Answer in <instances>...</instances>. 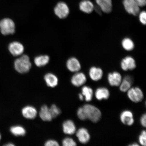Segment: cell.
I'll return each instance as SVG.
<instances>
[{
    "label": "cell",
    "instance_id": "1",
    "mask_svg": "<svg viewBox=\"0 0 146 146\" xmlns=\"http://www.w3.org/2000/svg\"><path fill=\"white\" fill-rule=\"evenodd\" d=\"M82 107L87 119L90 120L94 123H98L101 119L102 117L101 111L95 106L86 104Z\"/></svg>",
    "mask_w": 146,
    "mask_h": 146
},
{
    "label": "cell",
    "instance_id": "2",
    "mask_svg": "<svg viewBox=\"0 0 146 146\" xmlns=\"http://www.w3.org/2000/svg\"><path fill=\"white\" fill-rule=\"evenodd\" d=\"M14 68L20 74L28 72L32 67L30 58L27 55H23L16 59L14 62Z\"/></svg>",
    "mask_w": 146,
    "mask_h": 146
},
{
    "label": "cell",
    "instance_id": "3",
    "mask_svg": "<svg viewBox=\"0 0 146 146\" xmlns=\"http://www.w3.org/2000/svg\"><path fill=\"white\" fill-rule=\"evenodd\" d=\"M0 31L4 35L13 34L15 32V24L10 18H3L0 21Z\"/></svg>",
    "mask_w": 146,
    "mask_h": 146
},
{
    "label": "cell",
    "instance_id": "4",
    "mask_svg": "<svg viewBox=\"0 0 146 146\" xmlns=\"http://www.w3.org/2000/svg\"><path fill=\"white\" fill-rule=\"evenodd\" d=\"M127 92L128 98L134 103H140L143 99V93L139 87H131Z\"/></svg>",
    "mask_w": 146,
    "mask_h": 146
},
{
    "label": "cell",
    "instance_id": "5",
    "mask_svg": "<svg viewBox=\"0 0 146 146\" xmlns=\"http://www.w3.org/2000/svg\"><path fill=\"white\" fill-rule=\"evenodd\" d=\"M123 4L125 10L129 14L137 15L140 12V7L135 0H123Z\"/></svg>",
    "mask_w": 146,
    "mask_h": 146
},
{
    "label": "cell",
    "instance_id": "6",
    "mask_svg": "<svg viewBox=\"0 0 146 146\" xmlns=\"http://www.w3.org/2000/svg\"><path fill=\"white\" fill-rule=\"evenodd\" d=\"M55 14L60 19H64L67 17L69 13V9L66 3L63 2H60L55 7Z\"/></svg>",
    "mask_w": 146,
    "mask_h": 146
},
{
    "label": "cell",
    "instance_id": "7",
    "mask_svg": "<svg viewBox=\"0 0 146 146\" xmlns=\"http://www.w3.org/2000/svg\"><path fill=\"white\" fill-rule=\"evenodd\" d=\"M24 47L21 43L17 41L12 42L8 46V50L12 55L18 56L21 55L24 51Z\"/></svg>",
    "mask_w": 146,
    "mask_h": 146
},
{
    "label": "cell",
    "instance_id": "8",
    "mask_svg": "<svg viewBox=\"0 0 146 146\" xmlns=\"http://www.w3.org/2000/svg\"><path fill=\"white\" fill-rule=\"evenodd\" d=\"M120 119L124 125L129 126L133 125L134 123V115L132 111L130 110L123 111L120 114Z\"/></svg>",
    "mask_w": 146,
    "mask_h": 146
},
{
    "label": "cell",
    "instance_id": "9",
    "mask_svg": "<svg viewBox=\"0 0 146 146\" xmlns=\"http://www.w3.org/2000/svg\"><path fill=\"white\" fill-rule=\"evenodd\" d=\"M120 66L124 71L132 70L136 68V61L132 56H128L122 60Z\"/></svg>",
    "mask_w": 146,
    "mask_h": 146
},
{
    "label": "cell",
    "instance_id": "10",
    "mask_svg": "<svg viewBox=\"0 0 146 146\" xmlns=\"http://www.w3.org/2000/svg\"><path fill=\"white\" fill-rule=\"evenodd\" d=\"M76 132V136L80 143L86 144L88 143L91 139L90 133L85 127H81Z\"/></svg>",
    "mask_w": 146,
    "mask_h": 146
},
{
    "label": "cell",
    "instance_id": "11",
    "mask_svg": "<svg viewBox=\"0 0 146 146\" xmlns=\"http://www.w3.org/2000/svg\"><path fill=\"white\" fill-rule=\"evenodd\" d=\"M87 78L85 74L82 72H76L73 76L71 83L74 86L80 87L86 83Z\"/></svg>",
    "mask_w": 146,
    "mask_h": 146
},
{
    "label": "cell",
    "instance_id": "12",
    "mask_svg": "<svg viewBox=\"0 0 146 146\" xmlns=\"http://www.w3.org/2000/svg\"><path fill=\"white\" fill-rule=\"evenodd\" d=\"M107 78L110 85L113 87L119 86L123 80L121 74L117 72L110 73Z\"/></svg>",
    "mask_w": 146,
    "mask_h": 146
},
{
    "label": "cell",
    "instance_id": "13",
    "mask_svg": "<svg viewBox=\"0 0 146 146\" xmlns=\"http://www.w3.org/2000/svg\"><path fill=\"white\" fill-rule=\"evenodd\" d=\"M66 66L69 70L73 72H78L81 68L80 62L74 57L71 58L67 60Z\"/></svg>",
    "mask_w": 146,
    "mask_h": 146
},
{
    "label": "cell",
    "instance_id": "14",
    "mask_svg": "<svg viewBox=\"0 0 146 146\" xmlns=\"http://www.w3.org/2000/svg\"><path fill=\"white\" fill-rule=\"evenodd\" d=\"M22 113L24 117L27 119H33L37 115V111L35 108L32 106H27L23 109Z\"/></svg>",
    "mask_w": 146,
    "mask_h": 146
},
{
    "label": "cell",
    "instance_id": "15",
    "mask_svg": "<svg viewBox=\"0 0 146 146\" xmlns=\"http://www.w3.org/2000/svg\"><path fill=\"white\" fill-rule=\"evenodd\" d=\"M89 73L91 79L94 81H100L103 76V70L100 67H91L89 69Z\"/></svg>",
    "mask_w": 146,
    "mask_h": 146
},
{
    "label": "cell",
    "instance_id": "16",
    "mask_svg": "<svg viewBox=\"0 0 146 146\" xmlns=\"http://www.w3.org/2000/svg\"><path fill=\"white\" fill-rule=\"evenodd\" d=\"M62 127L63 132L65 134L72 135L76 132L75 124L72 120H66L63 123Z\"/></svg>",
    "mask_w": 146,
    "mask_h": 146
},
{
    "label": "cell",
    "instance_id": "17",
    "mask_svg": "<svg viewBox=\"0 0 146 146\" xmlns=\"http://www.w3.org/2000/svg\"><path fill=\"white\" fill-rule=\"evenodd\" d=\"M97 4L101 9L102 12L109 13L112 11V0H96Z\"/></svg>",
    "mask_w": 146,
    "mask_h": 146
},
{
    "label": "cell",
    "instance_id": "18",
    "mask_svg": "<svg viewBox=\"0 0 146 146\" xmlns=\"http://www.w3.org/2000/svg\"><path fill=\"white\" fill-rule=\"evenodd\" d=\"M95 95L97 100H102L108 99L110 96L109 89L105 87H100L96 89Z\"/></svg>",
    "mask_w": 146,
    "mask_h": 146
},
{
    "label": "cell",
    "instance_id": "19",
    "mask_svg": "<svg viewBox=\"0 0 146 146\" xmlns=\"http://www.w3.org/2000/svg\"><path fill=\"white\" fill-rule=\"evenodd\" d=\"M79 8L82 12L90 14L94 10V6L92 2L89 0H83L80 2Z\"/></svg>",
    "mask_w": 146,
    "mask_h": 146
},
{
    "label": "cell",
    "instance_id": "20",
    "mask_svg": "<svg viewBox=\"0 0 146 146\" xmlns=\"http://www.w3.org/2000/svg\"><path fill=\"white\" fill-rule=\"evenodd\" d=\"M40 117L44 121H50L52 119L50 108L47 105L42 106L39 112Z\"/></svg>",
    "mask_w": 146,
    "mask_h": 146
},
{
    "label": "cell",
    "instance_id": "21",
    "mask_svg": "<svg viewBox=\"0 0 146 146\" xmlns=\"http://www.w3.org/2000/svg\"><path fill=\"white\" fill-rule=\"evenodd\" d=\"M44 79L47 86L54 88L57 86L58 83V78L52 73H49L45 75Z\"/></svg>",
    "mask_w": 146,
    "mask_h": 146
},
{
    "label": "cell",
    "instance_id": "22",
    "mask_svg": "<svg viewBox=\"0 0 146 146\" xmlns=\"http://www.w3.org/2000/svg\"><path fill=\"white\" fill-rule=\"evenodd\" d=\"M132 78L128 76H125L119 86L120 90L122 92H127L132 87Z\"/></svg>",
    "mask_w": 146,
    "mask_h": 146
},
{
    "label": "cell",
    "instance_id": "23",
    "mask_svg": "<svg viewBox=\"0 0 146 146\" xmlns=\"http://www.w3.org/2000/svg\"><path fill=\"white\" fill-rule=\"evenodd\" d=\"M82 94L84 96L86 101L90 102L94 95V91L90 87L85 86L82 89Z\"/></svg>",
    "mask_w": 146,
    "mask_h": 146
},
{
    "label": "cell",
    "instance_id": "24",
    "mask_svg": "<svg viewBox=\"0 0 146 146\" xmlns=\"http://www.w3.org/2000/svg\"><path fill=\"white\" fill-rule=\"evenodd\" d=\"M50 57L47 55H41L36 56L34 59V63L36 66L42 67L47 64L50 61Z\"/></svg>",
    "mask_w": 146,
    "mask_h": 146
},
{
    "label": "cell",
    "instance_id": "25",
    "mask_svg": "<svg viewBox=\"0 0 146 146\" xmlns=\"http://www.w3.org/2000/svg\"><path fill=\"white\" fill-rule=\"evenodd\" d=\"M11 133L16 136H25L26 132L25 129L23 127L20 125H15L10 128Z\"/></svg>",
    "mask_w": 146,
    "mask_h": 146
},
{
    "label": "cell",
    "instance_id": "26",
    "mask_svg": "<svg viewBox=\"0 0 146 146\" xmlns=\"http://www.w3.org/2000/svg\"><path fill=\"white\" fill-rule=\"evenodd\" d=\"M122 47L125 50L128 51L132 50L135 46L134 42L131 38H125L122 40Z\"/></svg>",
    "mask_w": 146,
    "mask_h": 146
},
{
    "label": "cell",
    "instance_id": "27",
    "mask_svg": "<svg viewBox=\"0 0 146 146\" xmlns=\"http://www.w3.org/2000/svg\"><path fill=\"white\" fill-rule=\"evenodd\" d=\"M50 112L53 118H56L61 114V111L57 106L52 105L50 108Z\"/></svg>",
    "mask_w": 146,
    "mask_h": 146
},
{
    "label": "cell",
    "instance_id": "28",
    "mask_svg": "<svg viewBox=\"0 0 146 146\" xmlns=\"http://www.w3.org/2000/svg\"><path fill=\"white\" fill-rule=\"evenodd\" d=\"M62 145L64 146H76V143L72 138H66L63 140Z\"/></svg>",
    "mask_w": 146,
    "mask_h": 146
},
{
    "label": "cell",
    "instance_id": "29",
    "mask_svg": "<svg viewBox=\"0 0 146 146\" xmlns=\"http://www.w3.org/2000/svg\"><path fill=\"white\" fill-rule=\"evenodd\" d=\"M138 140L140 145L143 146H145L146 145V132L145 130L141 131L139 136Z\"/></svg>",
    "mask_w": 146,
    "mask_h": 146
},
{
    "label": "cell",
    "instance_id": "30",
    "mask_svg": "<svg viewBox=\"0 0 146 146\" xmlns=\"http://www.w3.org/2000/svg\"><path fill=\"white\" fill-rule=\"evenodd\" d=\"M77 114L78 118L82 121H85L87 120L82 107H80L78 109L77 112Z\"/></svg>",
    "mask_w": 146,
    "mask_h": 146
},
{
    "label": "cell",
    "instance_id": "31",
    "mask_svg": "<svg viewBox=\"0 0 146 146\" xmlns=\"http://www.w3.org/2000/svg\"><path fill=\"white\" fill-rule=\"evenodd\" d=\"M138 14L140 22L142 25H145L146 23V13L145 11H142L141 12H139Z\"/></svg>",
    "mask_w": 146,
    "mask_h": 146
},
{
    "label": "cell",
    "instance_id": "32",
    "mask_svg": "<svg viewBox=\"0 0 146 146\" xmlns=\"http://www.w3.org/2000/svg\"><path fill=\"white\" fill-rule=\"evenodd\" d=\"M45 145L46 146H59V144L55 140H49L45 142Z\"/></svg>",
    "mask_w": 146,
    "mask_h": 146
},
{
    "label": "cell",
    "instance_id": "33",
    "mask_svg": "<svg viewBox=\"0 0 146 146\" xmlns=\"http://www.w3.org/2000/svg\"><path fill=\"white\" fill-rule=\"evenodd\" d=\"M140 122L142 126L145 127H146V114L145 113L143 114L141 116L140 118Z\"/></svg>",
    "mask_w": 146,
    "mask_h": 146
},
{
    "label": "cell",
    "instance_id": "34",
    "mask_svg": "<svg viewBox=\"0 0 146 146\" xmlns=\"http://www.w3.org/2000/svg\"><path fill=\"white\" fill-rule=\"evenodd\" d=\"M139 6L143 7L145 6L146 4V0H135Z\"/></svg>",
    "mask_w": 146,
    "mask_h": 146
},
{
    "label": "cell",
    "instance_id": "35",
    "mask_svg": "<svg viewBox=\"0 0 146 146\" xmlns=\"http://www.w3.org/2000/svg\"><path fill=\"white\" fill-rule=\"evenodd\" d=\"M98 6H96L95 7H94V10H95L98 13V14H102V12L101 9L100 8V7L97 5Z\"/></svg>",
    "mask_w": 146,
    "mask_h": 146
},
{
    "label": "cell",
    "instance_id": "36",
    "mask_svg": "<svg viewBox=\"0 0 146 146\" xmlns=\"http://www.w3.org/2000/svg\"><path fill=\"white\" fill-rule=\"evenodd\" d=\"M78 98H79V99L82 100H83L84 99V96L83 95V94H82V93H80V94H78Z\"/></svg>",
    "mask_w": 146,
    "mask_h": 146
},
{
    "label": "cell",
    "instance_id": "37",
    "mask_svg": "<svg viewBox=\"0 0 146 146\" xmlns=\"http://www.w3.org/2000/svg\"><path fill=\"white\" fill-rule=\"evenodd\" d=\"M5 145L6 146H15V145L14 144L12 143H10H10H8L5 144Z\"/></svg>",
    "mask_w": 146,
    "mask_h": 146
},
{
    "label": "cell",
    "instance_id": "38",
    "mask_svg": "<svg viewBox=\"0 0 146 146\" xmlns=\"http://www.w3.org/2000/svg\"><path fill=\"white\" fill-rule=\"evenodd\" d=\"M129 146H139V145H138V144H137L136 143H133V144H131V145H129Z\"/></svg>",
    "mask_w": 146,
    "mask_h": 146
},
{
    "label": "cell",
    "instance_id": "39",
    "mask_svg": "<svg viewBox=\"0 0 146 146\" xmlns=\"http://www.w3.org/2000/svg\"><path fill=\"white\" fill-rule=\"evenodd\" d=\"M1 133H0V141H1Z\"/></svg>",
    "mask_w": 146,
    "mask_h": 146
}]
</instances>
